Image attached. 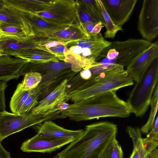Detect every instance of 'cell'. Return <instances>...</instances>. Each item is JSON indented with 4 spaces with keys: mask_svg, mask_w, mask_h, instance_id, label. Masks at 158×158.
Masks as SVG:
<instances>
[{
    "mask_svg": "<svg viewBox=\"0 0 158 158\" xmlns=\"http://www.w3.org/2000/svg\"><path fill=\"white\" fill-rule=\"evenodd\" d=\"M2 54V51L0 50V55Z\"/></svg>",
    "mask_w": 158,
    "mask_h": 158,
    "instance_id": "obj_46",
    "label": "cell"
},
{
    "mask_svg": "<svg viewBox=\"0 0 158 158\" xmlns=\"http://www.w3.org/2000/svg\"><path fill=\"white\" fill-rule=\"evenodd\" d=\"M2 34L1 31L0 30V38H1V37H2Z\"/></svg>",
    "mask_w": 158,
    "mask_h": 158,
    "instance_id": "obj_44",
    "label": "cell"
},
{
    "mask_svg": "<svg viewBox=\"0 0 158 158\" xmlns=\"http://www.w3.org/2000/svg\"><path fill=\"white\" fill-rule=\"evenodd\" d=\"M5 5L3 0H0V7H2Z\"/></svg>",
    "mask_w": 158,
    "mask_h": 158,
    "instance_id": "obj_43",
    "label": "cell"
},
{
    "mask_svg": "<svg viewBox=\"0 0 158 158\" xmlns=\"http://www.w3.org/2000/svg\"><path fill=\"white\" fill-rule=\"evenodd\" d=\"M58 110L49 115L30 113L21 115L6 110L0 112V142L28 127L48 120L64 118Z\"/></svg>",
    "mask_w": 158,
    "mask_h": 158,
    "instance_id": "obj_6",
    "label": "cell"
},
{
    "mask_svg": "<svg viewBox=\"0 0 158 158\" xmlns=\"http://www.w3.org/2000/svg\"><path fill=\"white\" fill-rule=\"evenodd\" d=\"M158 105V83L156 85L152 96L150 105L151 110L149 118L147 123L143 126L140 131L143 133H147L152 128Z\"/></svg>",
    "mask_w": 158,
    "mask_h": 158,
    "instance_id": "obj_27",
    "label": "cell"
},
{
    "mask_svg": "<svg viewBox=\"0 0 158 158\" xmlns=\"http://www.w3.org/2000/svg\"><path fill=\"white\" fill-rule=\"evenodd\" d=\"M0 30L2 35L21 39L30 36L22 27L15 24L0 22Z\"/></svg>",
    "mask_w": 158,
    "mask_h": 158,
    "instance_id": "obj_26",
    "label": "cell"
},
{
    "mask_svg": "<svg viewBox=\"0 0 158 158\" xmlns=\"http://www.w3.org/2000/svg\"><path fill=\"white\" fill-rule=\"evenodd\" d=\"M37 43L40 47L56 56L59 60L64 61L65 55L68 52L67 41L51 39L45 36H36Z\"/></svg>",
    "mask_w": 158,
    "mask_h": 158,
    "instance_id": "obj_23",
    "label": "cell"
},
{
    "mask_svg": "<svg viewBox=\"0 0 158 158\" xmlns=\"http://www.w3.org/2000/svg\"><path fill=\"white\" fill-rule=\"evenodd\" d=\"M111 43L100 32L88 38L68 42L66 47L68 52L75 57L84 69L90 67Z\"/></svg>",
    "mask_w": 158,
    "mask_h": 158,
    "instance_id": "obj_7",
    "label": "cell"
},
{
    "mask_svg": "<svg viewBox=\"0 0 158 158\" xmlns=\"http://www.w3.org/2000/svg\"><path fill=\"white\" fill-rule=\"evenodd\" d=\"M152 43L145 40L130 38L111 42L97 58L95 62L105 64L128 66L147 50Z\"/></svg>",
    "mask_w": 158,
    "mask_h": 158,
    "instance_id": "obj_4",
    "label": "cell"
},
{
    "mask_svg": "<svg viewBox=\"0 0 158 158\" xmlns=\"http://www.w3.org/2000/svg\"><path fill=\"white\" fill-rule=\"evenodd\" d=\"M142 158H150L148 153L146 150L143 152Z\"/></svg>",
    "mask_w": 158,
    "mask_h": 158,
    "instance_id": "obj_42",
    "label": "cell"
},
{
    "mask_svg": "<svg viewBox=\"0 0 158 158\" xmlns=\"http://www.w3.org/2000/svg\"><path fill=\"white\" fill-rule=\"evenodd\" d=\"M45 36L48 38L67 42L87 38L90 36L86 33L81 23L69 26Z\"/></svg>",
    "mask_w": 158,
    "mask_h": 158,
    "instance_id": "obj_19",
    "label": "cell"
},
{
    "mask_svg": "<svg viewBox=\"0 0 158 158\" xmlns=\"http://www.w3.org/2000/svg\"><path fill=\"white\" fill-rule=\"evenodd\" d=\"M35 89L28 90H24L22 89L20 83L18 84L10 103V107L12 113L20 115L24 103Z\"/></svg>",
    "mask_w": 158,
    "mask_h": 158,
    "instance_id": "obj_24",
    "label": "cell"
},
{
    "mask_svg": "<svg viewBox=\"0 0 158 158\" xmlns=\"http://www.w3.org/2000/svg\"><path fill=\"white\" fill-rule=\"evenodd\" d=\"M0 22L19 26L23 28L29 36L35 35L22 12L6 5L0 7Z\"/></svg>",
    "mask_w": 158,
    "mask_h": 158,
    "instance_id": "obj_18",
    "label": "cell"
},
{
    "mask_svg": "<svg viewBox=\"0 0 158 158\" xmlns=\"http://www.w3.org/2000/svg\"><path fill=\"white\" fill-rule=\"evenodd\" d=\"M8 86L7 82L0 80V112L6 110L5 91Z\"/></svg>",
    "mask_w": 158,
    "mask_h": 158,
    "instance_id": "obj_35",
    "label": "cell"
},
{
    "mask_svg": "<svg viewBox=\"0 0 158 158\" xmlns=\"http://www.w3.org/2000/svg\"><path fill=\"white\" fill-rule=\"evenodd\" d=\"M82 24L85 32L89 36L95 35L100 33L103 26L101 22L97 23L88 22Z\"/></svg>",
    "mask_w": 158,
    "mask_h": 158,
    "instance_id": "obj_33",
    "label": "cell"
},
{
    "mask_svg": "<svg viewBox=\"0 0 158 158\" xmlns=\"http://www.w3.org/2000/svg\"><path fill=\"white\" fill-rule=\"evenodd\" d=\"M76 2L78 16L80 23L91 22L97 23L101 22L95 16L82 0H76Z\"/></svg>",
    "mask_w": 158,
    "mask_h": 158,
    "instance_id": "obj_30",
    "label": "cell"
},
{
    "mask_svg": "<svg viewBox=\"0 0 158 158\" xmlns=\"http://www.w3.org/2000/svg\"><path fill=\"white\" fill-rule=\"evenodd\" d=\"M105 68L86 80L78 75L68 84L67 92L69 100L73 103L83 102L98 95L108 92L117 91L134 84V81L124 67L115 64H106Z\"/></svg>",
    "mask_w": 158,
    "mask_h": 158,
    "instance_id": "obj_1",
    "label": "cell"
},
{
    "mask_svg": "<svg viewBox=\"0 0 158 158\" xmlns=\"http://www.w3.org/2000/svg\"><path fill=\"white\" fill-rule=\"evenodd\" d=\"M4 4L21 12L36 13L44 11L52 0H3Z\"/></svg>",
    "mask_w": 158,
    "mask_h": 158,
    "instance_id": "obj_20",
    "label": "cell"
},
{
    "mask_svg": "<svg viewBox=\"0 0 158 158\" xmlns=\"http://www.w3.org/2000/svg\"><path fill=\"white\" fill-rule=\"evenodd\" d=\"M64 61L71 64L72 66L71 69L74 72H78L82 69L78 60L75 56L69 52L65 55Z\"/></svg>",
    "mask_w": 158,
    "mask_h": 158,
    "instance_id": "obj_34",
    "label": "cell"
},
{
    "mask_svg": "<svg viewBox=\"0 0 158 158\" xmlns=\"http://www.w3.org/2000/svg\"><path fill=\"white\" fill-rule=\"evenodd\" d=\"M40 47L37 43L36 36L21 39L2 35L0 38V50L2 54L12 56L22 51Z\"/></svg>",
    "mask_w": 158,
    "mask_h": 158,
    "instance_id": "obj_15",
    "label": "cell"
},
{
    "mask_svg": "<svg viewBox=\"0 0 158 158\" xmlns=\"http://www.w3.org/2000/svg\"><path fill=\"white\" fill-rule=\"evenodd\" d=\"M68 81L67 79L63 80L48 95L39 102L30 113L46 115L58 111L59 105L69 100L67 92Z\"/></svg>",
    "mask_w": 158,
    "mask_h": 158,
    "instance_id": "obj_10",
    "label": "cell"
},
{
    "mask_svg": "<svg viewBox=\"0 0 158 158\" xmlns=\"http://www.w3.org/2000/svg\"><path fill=\"white\" fill-rule=\"evenodd\" d=\"M52 158H58L57 156H54Z\"/></svg>",
    "mask_w": 158,
    "mask_h": 158,
    "instance_id": "obj_45",
    "label": "cell"
},
{
    "mask_svg": "<svg viewBox=\"0 0 158 158\" xmlns=\"http://www.w3.org/2000/svg\"><path fill=\"white\" fill-rule=\"evenodd\" d=\"M52 81H49L39 84L34 91L29 96L24 103L20 110V115H24L30 113L38 104L39 96L41 94L42 90L49 85Z\"/></svg>",
    "mask_w": 158,
    "mask_h": 158,
    "instance_id": "obj_25",
    "label": "cell"
},
{
    "mask_svg": "<svg viewBox=\"0 0 158 158\" xmlns=\"http://www.w3.org/2000/svg\"><path fill=\"white\" fill-rule=\"evenodd\" d=\"M0 158H11L10 152L4 148L0 142Z\"/></svg>",
    "mask_w": 158,
    "mask_h": 158,
    "instance_id": "obj_39",
    "label": "cell"
},
{
    "mask_svg": "<svg viewBox=\"0 0 158 158\" xmlns=\"http://www.w3.org/2000/svg\"><path fill=\"white\" fill-rule=\"evenodd\" d=\"M117 132V125L109 122L87 125L82 133L57 156L58 158H98L106 145L116 138Z\"/></svg>",
    "mask_w": 158,
    "mask_h": 158,
    "instance_id": "obj_3",
    "label": "cell"
},
{
    "mask_svg": "<svg viewBox=\"0 0 158 158\" xmlns=\"http://www.w3.org/2000/svg\"><path fill=\"white\" fill-rule=\"evenodd\" d=\"M138 30L151 42L158 35V0H144L139 16Z\"/></svg>",
    "mask_w": 158,
    "mask_h": 158,
    "instance_id": "obj_9",
    "label": "cell"
},
{
    "mask_svg": "<svg viewBox=\"0 0 158 158\" xmlns=\"http://www.w3.org/2000/svg\"><path fill=\"white\" fill-rule=\"evenodd\" d=\"M158 61L152 63L140 78L136 82L127 102L137 117L143 116L150 105L156 85L158 83Z\"/></svg>",
    "mask_w": 158,
    "mask_h": 158,
    "instance_id": "obj_5",
    "label": "cell"
},
{
    "mask_svg": "<svg viewBox=\"0 0 158 158\" xmlns=\"http://www.w3.org/2000/svg\"><path fill=\"white\" fill-rule=\"evenodd\" d=\"M43 77L41 73L31 72L24 75L23 79L20 83L22 89L25 90L32 89L36 87L41 82Z\"/></svg>",
    "mask_w": 158,
    "mask_h": 158,
    "instance_id": "obj_31",
    "label": "cell"
},
{
    "mask_svg": "<svg viewBox=\"0 0 158 158\" xmlns=\"http://www.w3.org/2000/svg\"><path fill=\"white\" fill-rule=\"evenodd\" d=\"M14 57L8 55L3 54L0 55V64L11 60L14 58Z\"/></svg>",
    "mask_w": 158,
    "mask_h": 158,
    "instance_id": "obj_40",
    "label": "cell"
},
{
    "mask_svg": "<svg viewBox=\"0 0 158 158\" xmlns=\"http://www.w3.org/2000/svg\"><path fill=\"white\" fill-rule=\"evenodd\" d=\"M150 158H158V151L157 148L148 153Z\"/></svg>",
    "mask_w": 158,
    "mask_h": 158,
    "instance_id": "obj_41",
    "label": "cell"
},
{
    "mask_svg": "<svg viewBox=\"0 0 158 158\" xmlns=\"http://www.w3.org/2000/svg\"><path fill=\"white\" fill-rule=\"evenodd\" d=\"M113 23L121 27L129 19L137 0H101Z\"/></svg>",
    "mask_w": 158,
    "mask_h": 158,
    "instance_id": "obj_11",
    "label": "cell"
},
{
    "mask_svg": "<svg viewBox=\"0 0 158 158\" xmlns=\"http://www.w3.org/2000/svg\"><path fill=\"white\" fill-rule=\"evenodd\" d=\"M22 12L36 36H45L68 26L48 22L35 13Z\"/></svg>",
    "mask_w": 158,
    "mask_h": 158,
    "instance_id": "obj_16",
    "label": "cell"
},
{
    "mask_svg": "<svg viewBox=\"0 0 158 158\" xmlns=\"http://www.w3.org/2000/svg\"><path fill=\"white\" fill-rule=\"evenodd\" d=\"M116 92L108 91L83 102L69 104L61 114L76 121L106 117L127 118L131 113V110L127 102L118 97Z\"/></svg>",
    "mask_w": 158,
    "mask_h": 158,
    "instance_id": "obj_2",
    "label": "cell"
},
{
    "mask_svg": "<svg viewBox=\"0 0 158 158\" xmlns=\"http://www.w3.org/2000/svg\"><path fill=\"white\" fill-rule=\"evenodd\" d=\"M142 142L144 147L149 153L156 148L158 145V141L148 140L146 138H142Z\"/></svg>",
    "mask_w": 158,
    "mask_h": 158,
    "instance_id": "obj_37",
    "label": "cell"
},
{
    "mask_svg": "<svg viewBox=\"0 0 158 158\" xmlns=\"http://www.w3.org/2000/svg\"><path fill=\"white\" fill-rule=\"evenodd\" d=\"M12 56L34 63L59 62L56 56L41 47L22 51Z\"/></svg>",
    "mask_w": 158,
    "mask_h": 158,
    "instance_id": "obj_17",
    "label": "cell"
},
{
    "mask_svg": "<svg viewBox=\"0 0 158 158\" xmlns=\"http://www.w3.org/2000/svg\"><path fill=\"white\" fill-rule=\"evenodd\" d=\"M158 58V42L152 45L127 67L134 81H138L155 60Z\"/></svg>",
    "mask_w": 158,
    "mask_h": 158,
    "instance_id": "obj_14",
    "label": "cell"
},
{
    "mask_svg": "<svg viewBox=\"0 0 158 158\" xmlns=\"http://www.w3.org/2000/svg\"><path fill=\"white\" fill-rule=\"evenodd\" d=\"M35 14L48 22L61 25L81 23L76 1L74 0H52L44 11Z\"/></svg>",
    "mask_w": 158,
    "mask_h": 158,
    "instance_id": "obj_8",
    "label": "cell"
},
{
    "mask_svg": "<svg viewBox=\"0 0 158 158\" xmlns=\"http://www.w3.org/2000/svg\"><path fill=\"white\" fill-rule=\"evenodd\" d=\"M98 158H123V153L116 138L110 141L101 151Z\"/></svg>",
    "mask_w": 158,
    "mask_h": 158,
    "instance_id": "obj_28",
    "label": "cell"
},
{
    "mask_svg": "<svg viewBox=\"0 0 158 158\" xmlns=\"http://www.w3.org/2000/svg\"><path fill=\"white\" fill-rule=\"evenodd\" d=\"M69 67L71 64L66 62L64 63L59 62H51L47 63H37L28 62L22 68L20 72V76H24L26 74L31 72H38L47 71L48 73L57 74L61 70Z\"/></svg>",
    "mask_w": 158,
    "mask_h": 158,
    "instance_id": "obj_21",
    "label": "cell"
},
{
    "mask_svg": "<svg viewBox=\"0 0 158 158\" xmlns=\"http://www.w3.org/2000/svg\"><path fill=\"white\" fill-rule=\"evenodd\" d=\"M74 140L70 137L56 139H50L40 138L36 135L24 141L20 147L23 152L51 153L59 149Z\"/></svg>",
    "mask_w": 158,
    "mask_h": 158,
    "instance_id": "obj_12",
    "label": "cell"
},
{
    "mask_svg": "<svg viewBox=\"0 0 158 158\" xmlns=\"http://www.w3.org/2000/svg\"><path fill=\"white\" fill-rule=\"evenodd\" d=\"M146 138L148 140L158 141V117L155 120L153 127L150 132L147 134Z\"/></svg>",
    "mask_w": 158,
    "mask_h": 158,
    "instance_id": "obj_36",
    "label": "cell"
},
{
    "mask_svg": "<svg viewBox=\"0 0 158 158\" xmlns=\"http://www.w3.org/2000/svg\"><path fill=\"white\" fill-rule=\"evenodd\" d=\"M83 2L89 7L95 16L106 27L102 10L98 0H83Z\"/></svg>",
    "mask_w": 158,
    "mask_h": 158,
    "instance_id": "obj_32",
    "label": "cell"
},
{
    "mask_svg": "<svg viewBox=\"0 0 158 158\" xmlns=\"http://www.w3.org/2000/svg\"><path fill=\"white\" fill-rule=\"evenodd\" d=\"M32 127L37 134L38 137L50 139H56L66 137H70L74 139L81 135L84 129L71 130L64 128L52 120L45 121L35 125Z\"/></svg>",
    "mask_w": 158,
    "mask_h": 158,
    "instance_id": "obj_13",
    "label": "cell"
},
{
    "mask_svg": "<svg viewBox=\"0 0 158 158\" xmlns=\"http://www.w3.org/2000/svg\"><path fill=\"white\" fill-rule=\"evenodd\" d=\"M28 62V60L14 57L11 60L0 64V80L8 82L18 79L20 76L22 68Z\"/></svg>",
    "mask_w": 158,
    "mask_h": 158,
    "instance_id": "obj_22",
    "label": "cell"
},
{
    "mask_svg": "<svg viewBox=\"0 0 158 158\" xmlns=\"http://www.w3.org/2000/svg\"><path fill=\"white\" fill-rule=\"evenodd\" d=\"M146 150L142 143L134 148L132 153L129 158H142L143 152Z\"/></svg>",
    "mask_w": 158,
    "mask_h": 158,
    "instance_id": "obj_38",
    "label": "cell"
},
{
    "mask_svg": "<svg viewBox=\"0 0 158 158\" xmlns=\"http://www.w3.org/2000/svg\"><path fill=\"white\" fill-rule=\"evenodd\" d=\"M102 9L104 19L106 25V31L104 33L105 38L114 39L117 32L123 31L121 27L115 25L113 22L108 14L105 10L101 0H98Z\"/></svg>",
    "mask_w": 158,
    "mask_h": 158,
    "instance_id": "obj_29",
    "label": "cell"
}]
</instances>
